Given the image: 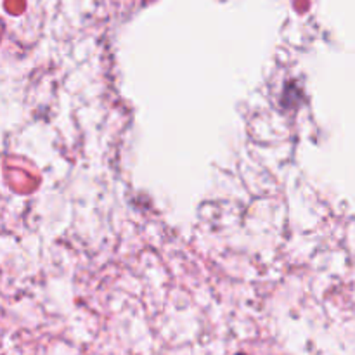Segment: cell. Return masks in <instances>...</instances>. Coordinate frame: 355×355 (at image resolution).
<instances>
[{
  "label": "cell",
  "mask_w": 355,
  "mask_h": 355,
  "mask_svg": "<svg viewBox=\"0 0 355 355\" xmlns=\"http://www.w3.org/2000/svg\"><path fill=\"white\" fill-rule=\"evenodd\" d=\"M238 355H245V354H238Z\"/></svg>",
  "instance_id": "cell-1"
}]
</instances>
